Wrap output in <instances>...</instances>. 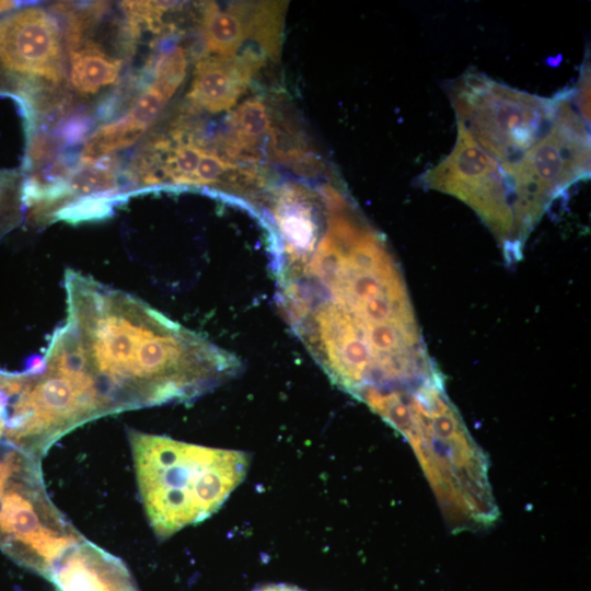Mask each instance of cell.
<instances>
[{"label":"cell","mask_w":591,"mask_h":591,"mask_svg":"<svg viewBox=\"0 0 591 591\" xmlns=\"http://www.w3.org/2000/svg\"><path fill=\"white\" fill-rule=\"evenodd\" d=\"M270 254L281 312L338 387L359 399L438 372L396 260L346 198L326 199L304 242Z\"/></svg>","instance_id":"obj_1"},{"label":"cell","mask_w":591,"mask_h":591,"mask_svg":"<svg viewBox=\"0 0 591 591\" xmlns=\"http://www.w3.org/2000/svg\"><path fill=\"white\" fill-rule=\"evenodd\" d=\"M67 316L44 362L92 384L104 415L193 401L241 361L142 300L79 271L65 274Z\"/></svg>","instance_id":"obj_2"},{"label":"cell","mask_w":591,"mask_h":591,"mask_svg":"<svg viewBox=\"0 0 591 591\" xmlns=\"http://www.w3.org/2000/svg\"><path fill=\"white\" fill-rule=\"evenodd\" d=\"M137 484L154 534L165 540L217 512L244 480L246 452L128 432Z\"/></svg>","instance_id":"obj_3"},{"label":"cell","mask_w":591,"mask_h":591,"mask_svg":"<svg viewBox=\"0 0 591 591\" xmlns=\"http://www.w3.org/2000/svg\"><path fill=\"white\" fill-rule=\"evenodd\" d=\"M449 96L461 123L501 165L517 164L551 129L558 94L543 99L498 83L471 69Z\"/></svg>","instance_id":"obj_4"},{"label":"cell","mask_w":591,"mask_h":591,"mask_svg":"<svg viewBox=\"0 0 591 591\" xmlns=\"http://www.w3.org/2000/svg\"><path fill=\"white\" fill-rule=\"evenodd\" d=\"M573 89L558 93L548 132L514 165L502 166L513 193L517 220L528 239L552 201L590 174L587 119L572 106Z\"/></svg>","instance_id":"obj_5"},{"label":"cell","mask_w":591,"mask_h":591,"mask_svg":"<svg viewBox=\"0 0 591 591\" xmlns=\"http://www.w3.org/2000/svg\"><path fill=\"white\" fill-rule=\"evenodd\" d=\"M422 184L464 201L489 228L508 260L522 257V240L514 199L499 161L457 121L451 153L421 176Z\"/></svg>","instance_id":"obj_6"},{"label":"cell","mask_w":591,"mask_h":591,"mask_svg":"<svg viewBox=\"0 0 591 591\" xmlns=\"http://www.w3.org/2000/svg\"><path fill=\"white\" fill-rule=\"evenodd\" d=\"M84 537L46 495L37 461L22 465L0 493V546L21 565L49 577Z\"/></svg>","instance_id":"obj_7"},{"label":"cell","mask_w":591,"mask_h":591,"mask_svg":"<svg viewBox=\"0 0 591 591\" xmlns=\"http://www.w3.org/2000/svg\"><path fill=\"white\" fill-rule=\"evenodd\" d=\"M0 67L27 80L60 83L63 53L55 18L32 7L0 20Z\"/></svg>","instance_id":"obj_8"},{"label":"cell","mask_w":591,"mask_h":591,"mask_svg":"<svg viewBox=\"0 0 591 591\" xmlns=\"http://www.w3.org/2000/svg\"><path fill=\"white\" fill-rule=\"evenodd\" d=\"M48 580L57 591H138L126 565L85 538L63 553Z\"/></svg>","instance_id":"obj_9"},{"label":"cell","mask_w":591,"mask_h":591,"mask_svg":"<svg viewBox=\"0 0 591 591\" xmlns=\"http://www.w3.org/2000/svg\"><path fill=\"white\" fill-rule=\"evenodd\" d=\"M259 62L255 57H205L196 65L190 104L217 113L231 108L245 92Z\"/></svg>","instance_id":"obj_10"},{"label":"cell","mask_w":591,"mask_h":591,"mask_svg":"<svg viewBox=\"0 0 591 591\" xmlns=\"http://www.w3.org/2000/svg\"><path fill=\"white\" fill-rule=\"evenodd\" d=\"M70 80L83 94H94L116 82L121 60L107 55L95 42L80 40L68 46Z\"/></svg>","instance_id":"obj_11"},{"label":"cell","mask_w":591,"mask_h":591,"mask_svg":"<svg viewBox=\"0 0 591 591\" xmlns=\"http://www.w3.org/2000/svg\"><path fill=\"white\" fill-rule=\"evenodd\" d=\"M201 27L208 51L220 57H234L250 24H245L243 14L236 8L222 10L216 3H208L202 12Z\"/></svg>","instance_id":"obj_12"},{"label":"cell","mask_w":591,"mask_h":591,"mask_svg":"<svg viewBox=\"0 0 591 591\" xmlns=\"http://www.w3.org/2000/svg\"><path fill=\"white\" fill-rule=\"evenodd\" d=\"M148 128L128 113L99 127L85 141L81 160L83 164L97 162L108 154L134 144Z\"/></svg>","instance_id":"obj_13"},{"label":"cell","mask_w":591,"mask_h":591,"mask_svg":"<svg viewBox=\"0 0 591 591\" xmlns=\"http://www.w3.org/2000/svg\"><path fill=\"white\" fill-rule=\"evenodd\" d=\"M231 126L242 144H253L269 130V115L265 104L258 99L245 101L234 112Z\"/></svg>","instance_id":"obj_14"},{"label":"cell","mask_w":591,"mask_h":591,"mask_svg":"<svg viewBox=\"0 0 591 591\" xmlns=\"http://www.w3.org/2000/svg\"><path fill=\"white\" fill-rule=\"evenodd\" d=\"M186 68L185 51L181 47L174 48L161 56L155 62L151 84L170 100L182 83Z\"/></svg>","instance_id":"obj_15"},{"label":"cell","mask_w":591,"mask_h":591,"mask_svg":"<svg viewBox=\"0 0 591 591\" xmlns=\"http://www.w3.org/2000/svg\"><path fill=\"white\" fill-rule=\"evenodd\" d=\"M232 167L231 163L216 153L205 151L196 172L195 187L211 188Z\"/></svg>","instance_id":"obj_16"},{"label":"cell","mask_w":591,"mask_h":591,"mask_svg":"<svg viewBox=\"0 0 591 591\" xmlns=\"http://www.w3.org/2000/svg\"><path fill=\"white\" fill-rule=\"evenodd\" d=\"M15 195L14 176L0 173V216L12 207Z\"/></svg>","instance_id":"obj_17"},{"label":"cell","mask_w":591,"mask_h":591,"mask_svg":"<svg viewBox=\"0 0 591 591\" xmlns=\"http://www.w3.org/2000/svg\"><path fill=\"white\" fill-rule=\"evenodd\" d=\"M253 591H304L298 587L285 584V583H277V584H267L260 588H257Z\"/></svg>","instance_id":"obj_18"},{"label":"cell","mask_w":591,"mask_h":591,"mask_svg":"<svg viewBox=\"0 0 591 591\" xmlns=\"http://www.w3.org/2000/svg\"><path fill=\"white\" fill-rule=\"evenodd\" d=\"M15 2L13 1H0V14L14 8Z\"/></svg>","instance_id":"obj_19"},{"label":"cell","mask_w":591,"mask_h":591,"mask_svg":"<svg viewBox=\"0 0 591 591\" xmlns=\"http://www.w3.org/2000/svg\"><path fill=\"white\" fill-rule=\"evenodd\" d=\"M5 424L2 417H0V441L4 439Z\"/></svg>","instance_id":"obj_20"}]
</instances>
